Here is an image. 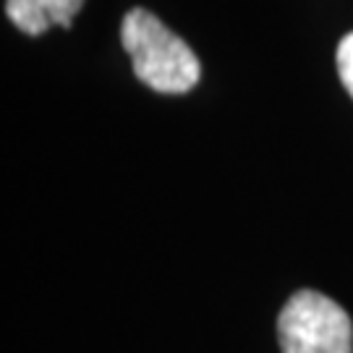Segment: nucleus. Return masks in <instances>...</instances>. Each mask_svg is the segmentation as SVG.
I'll list each match as a JSON object with an SVG mask.
<instances>
[{
  "mask_svg": "<svg viewBox=\"0 0 353 353\" xmlns=\"http://www.w3.org/2000/svg\"><path fill=\"white\" fill-rule=\"evenodd\" d=\"M121 45L141 84L160 94H183L199 84L202 65L183 39L144 8L123 16Z\"/></svg>",
  "mask_w": 353,
  "mask_h": 353,
  "instance_id": "f257e3e1",
  "label": "nucleus"
},
{
  "mask_svg": "<svg viewBox=\"0 0 353 353\" xmlns=\"http://www.w3.org/2000/svg\"><path fill=\"white\" fill-rule=\"evenodd\" d=\"M278 341L283 353H353L351 316L327 296L299 290L278 316Z\"/></svg>",
  "mask_w": 353,
  "mask_h": 353,
  "instance_id": "f03ea898",
  "label": "nucleus"
},
{
  "mask_svg": "<svg viewBox=\"0 0 353 353\" xmlns=\"http://www.w3.org/2000/svg\"><path fill=\"white\" fill-rule=\"evenodd\" d=\"M84 0H6V16L24 34H45L50 26L68 29Z\"/></svg>",
  "mask_w": 353,
  "mask_h": 353,
  "instance_id": "7ed1b4c3",
  "label": "nucleus"
},
{
  "mask_svg": "<svg viewBox=\"0 0 353 353\" xmlns=\"http://www.w3.org/2000/svg\"><path fill=\"white\" fill-rule=\"evenodd\" d=\"M338 76H341L343 87L345 92L353 97V32L351 34H345L341 39V45H338Z\"/></svg>",
  "mask_w": 353,
  "mask_h": 353,
  "instance_id": "20e7f679",
  "label": "nucleus"
}]
</instances>
